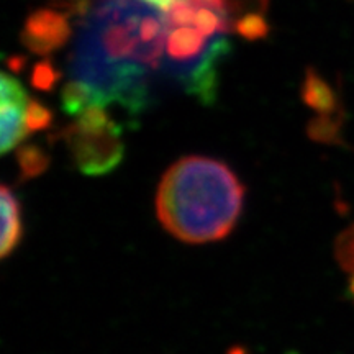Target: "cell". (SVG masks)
I'll return each instance as SVG.
<instances>
[{"instance_id": "1", "label": "cell", "mask_w": 354, "mask_h": 354, "mask_svg": "<svg viewBox=\"0 0 354 354\" xmlns=\"http://www.w3.org/2000/svg\"><path fill=\"white\" fill-rule=\"evenodd\" d=\"M166 12L145 0H94L82 15L69 57L71 77L92 105L117 104L138 115L165 77Z\"/></svg>"}, {"instance_id": "2", "label": "cell", "mask_w": 354, "mask_h": 354, "mask_svg": "<svg viewBox=\"0 0 354 354\" xmlns=\"http://www.w3.org/2000/svg\"><path fill=\"white\" fill-rule=\"evenodd\" d=\"M245 187L216 159L187 156L174 162L158 189V218L185 243H210L232 233L243 210Z\"/></svg>"}, {"instance_id": "3", "label": "cell", "mask_w": 354, "mask_h": 354, "mask_svg": "<svg viewBox=\"0 0 354 354\" xmlns=\"http://www.w3.org/2000/svg\"><path fill=\"white\" fill-rule=\"evenodd\" d=\"M64 140L74 165L87 176L109 174L125 154L122 128L102 105L81 110L66 128Z\"/></svg>"}, {"instance_id": "4", "label": "cell", "mask_w": 354, "mask_h": 354, "mask_svg": "<svg viewBox=\"0 0 354 354\" xmlns=\"http://www.w3.org/2000/svg\"><path fill=\"white\" fill-rule=\"evenodd\" d=\"M32 102L15 77L0 71V156L32 133L28 123Z\"/></svg>"}, {"instance_id": "5", "label": "cell", "mask_w": 354, "mask_h": 354, "mask_svg": "<svg viewBox=\"0 0 354 354\" xmlns=\"http://www.w3.org/2000/svg\"><path fill=\"white\" fill-rule=\"evenodd\" d=\"M69 35L71 28L64 15L53 10H39L28 17L21 39L30 51L48 55L63 46Z\"/></svg>"}, {"instance_id": "6", "label": "cell", "mask_w": 354, "mask_h": 354, "mask_svg": "<svg viewBox=\"0 0 354 354\" xmlns=\"http://www.w3.org/2000/svg\"><path fill=\"white\" fill-rule=\"evenodd\" d=\"M21 233L20 203L10 189L0 184V259L15 250L21 240Z\"/></svg>"}, {"instance_id": "7", "label": "cell", "mask_w": 354, "mask_h": 354, "mask_svg": "<svg viewBox=\"0 0 354 354\" xmlns=\"http://www.w3.org/2000/svg\"><path fill=\"white\" fill-rule=\"evenodd\" d=\"M21 169L26 176H35L46 167V156L37 148H25L20 154Z\"/></svg>"}, {"instance_id": "8", "label": "cell", "mask_w": 354, "mask_h": 354, "mask_svg": "<svg viewBox=\"0 0 354 354\" xmlns=\"http://www.w3.org/2000/svg\"><path fill=\"white\" fill-rule=\"evenodd\" d=\"M55 71L51 68H48V66H39L35 71V76H33V82L37 87H41V88H50L53 86V82H55Z\"/></svg>"}, {"instance_id": "9", "label": "cell", "mask_w": 354, "mask_h": 354, "mask_svg": "<svg viewBox=\"0 0 354 354\" xmlns=\"http://www.w3.org/2000/svg\"><path fill=\"white\" fill-rule=\"evenodd\" d=\"M145 2L151 3V6L161 8V10L166 12V10H169L172 6H174L176 0H145Z\"/></svg>"}]
</instances>
